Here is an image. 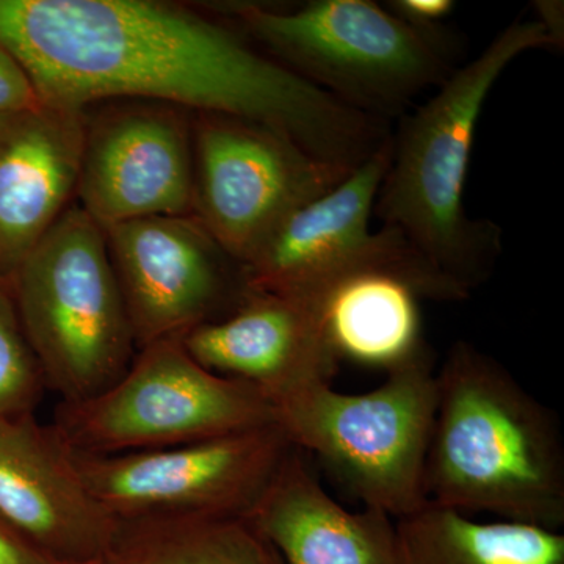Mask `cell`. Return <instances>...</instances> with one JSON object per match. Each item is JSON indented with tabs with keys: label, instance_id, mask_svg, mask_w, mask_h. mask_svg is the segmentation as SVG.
I'll use <instances>...</instances> for the list:
<instances>
[{
	"label": "cell",
	"instance_id": "15",
	"mask_svg": "<svg viewBox=\"0 0 564 564\" xmlns=\"http://www.w3.org/2000/svg\"><path fill=\"white\" fill-rule=\"evenodd\" d=\"M84 143L85 110L40 104L0 115V281L73 206Z\"/></svg>",
	"mask_w": 564,
	"mask_h": 564
},
{
	"label": "cell",
	"instance_id": "7",
	"mask_svg": "<svg viewBox=\"0 0 564 564\" xmlns=\"http://www.w3.org/2000/svg\"><path fill=\"white\" fill-rule=\"evenodd\" d=\"M276 423L258 389L220 377L195 361L180 339L137 350L109 388L61 403L55 432L77 455L155 451Z\"/></svg>",
	"mask_w": 564,
	"mask_h": 564
},
{
	"label": "cell",
	"instance_id": "24",
	"mask_svg": "<svg viewBox=\"0 0 564 564\" xmlns=\"http://www.w3.org/2000/svg\"><path fill=\"white\" fill-rule=\"evenodd\" d=\"M563 3L558 2H536V20L544 25L549 35L554 39L556 46L563 44Z\"/></svg>",
	"mask_w": 564,
	"mask_h": 564
},
{
	"label": "cell",
	"instance_id": "18",
	"mask_svg": "<svg viewBox=\"0 0 564 564\" xmlns=\"http://www.w3.org/2000/svg\"><path fill=\"white\" fill-rule=\"evenodd\" d=\"M399 564H564L562 530L425 505L395 521Z\"/></svg>",
	"mask_w": 564,
	"mask_h": 564
},
{
	"label": "cell",
	"instance_id": "23",
	"mask_svg": "<svg viewBox=\"0 0 564 564\" xmlns=\"http://www.w3.org/2000/svg\"><path fill=\"white\" fill-rule=\"evenodd\" d=\"M0 564H54L0 522Z\"/></svg>",
	"mask_w": 564,
	"mask_h": 564
},
{
	"label": "cell",
	"instance_id": "11",
	"mask_svg": "<svg viewBox=\"0 0 564 564\" xmlns=\"http://www.w3.org/2000/svg\"><path fill=\"white\" fill-rule=\"evenodd\" d=\"M137 350L231 313L242 269L195 215H158L104 229Z\"/></svg>",
	"mask_w": 564,
	"mask_h": 564
},
{
	"label": "cell",
	"instance_id": "22",
	"mask_svg": "<svg viewBox=\"0 0 564 564\" xmlns=\"http://www.w3.org/2000/svg\"><path fill=\"white\" fill-rule=\"evenodd\" d=\"M397 20L429 35H445V21L456 3L452 0H389L384 3Z\"/></svg>",
	"mask_w": 564,
	"mask_h": 564
},
{
	"label": "cell",
	"instance_id": "14",
	"mask_svg": "<svg viewBox=\"0 0 564 564\" xmlns=\"http://www.w3.org/2000/svg\"><path fill=\"white\" fill-rule=\"evenodd\" d=\"M180 340L207 370L258 389L274 408L307 386L332 383L340 366L314 303L285 293L247 289L231 313Z\"/></svg>",
	"mask_w": 564,
	"mask_h": 564
},
{
	"label": "cell",
	"instance_id": "9",
	"mask_svg": "<svg viewBox=\"0 0 564 564\" xmlns=\"http://www.w3.org/2000/svg\"><path fill=\"white\" fill-rule=\"evenodd\" d=\"M193 215L240 269L293 210L352 172L278 129L220 113L193 120Z\"/></svg>",
	"mask_w": 564,
	"mask_h": 564
},
{
	"label": "cell",
	"instance_id": "19",
	"mask_svg": "<svg viewBox=\"0 0 564 564\" xmlns=\"http://www.w3.org/2000/svg\"><path fill=\"white\" fill-rule=\"evenodd\" d=\"M95 564H282L245 516H155L117 521Z\"/></svg>",
	"mask_w": 564,
	"mask_h": 564
},
{
	"label": "cell",
	"instance_id": "20",
	"mask_svg": "<svg viewBox=\"0 0 564 564\" xmlns=\"http://www.w3.org/2000/svg\"><path fill=\"white\" fill-rule=\"evenodd\" d=\"M46 391L17 307L0 281V421L32 414Z\"/></svg>",
	"mask_w": 564,
	"mask_h": 564
},
{
	"label": "cell",
	"instance_id": "10",
	"mask_svg": "<svg viewBox=\"0 0 564 564\" xmlns=\"http://www.w3.org/2000/svg\"><path fill=\"white\" fill-rule=\"evenodd\" d=\"M278 423L155 451L77 455L96 502L115 521L251 513L291 452Z\"/></svg>",
	"mask_w": 564,
	"mask_h": 564
},
{
	"label": "cell",
	"instance_id": "6",
	"mask_svg": "<svg viewBox=\"0 0 564 564\" xmlns=\"http://www.w3.org/2000/svg\"><path fill=\"white\" fill-rule=\"evenodd\" d=\"M436 411L432 351L386 375L377 389L315 383L274 408L289 443L310 454L345 491L392 519L429 505L425 463Z\"/></svg>",
	"mask_w": 564,
	"mask_h": 564
},
{
	"label": "cell",
	"instance_id": "2",
	"mask_svg": "<svg viewBox=\"0 0 564 564\" xmlns=\"http://www.w3.org/2000/svg\"><path fill=\"white\" fill-rule=\"evenodd\" d=\"M425 494L429 503L464 514L564 525L558 419L503 364L464 340L436 369Z\"/></svg>",
	"mask_w": 564,
	"mask_h": 564
},
{
	"label": "cell",
	"instance_id": "17",
	"mask_svg": "<svg viewBox=\"0 0 564 564\" xmlns=\"http://www.w3.org/2000/svg\"><path fill=\"white\" fill-rule=\"evenodd\" d=\"M310 302L339 364L388 375L432 351L423 339V296L400 274L383 270L348 274Z\"/></svg>",
	"mask_w": 564,
	"mask_h": 564
},
{
	"label": "cell",
	"instance_id": "1",
	"mask_svg": "<svg viewBox=\"0 0 564 564\" xmlns=\"http://www.w3.org/2000/svg\"><path fill=\"white\" fill-rule=\"evenodd\" d=\"M0 43L46 106L87 110L126 98L229 115L345 170L391 135L388 121L314 87L229 25L170 3L0 0Z\"/></svg>",
	"mask_w": 564,
	"mask_h": 564
},
{
	"label": "cell",
	"instance_id": "13",
	"mask_svg": "<svg viewBox=\"0 0 564 564\" xmlns=\"http://www.w3.org/2000/svg\"><path fill=\"white\" fill-rule=\"evenodd\" d=\"M0 522L54 564H95L117 527L33 413L0 421Z\"/></svg>",
	"mask_w": 564,
	"mask_h": 564
},
{
	"label": "cell",
	"instance_id": "16",
	"mask_svg": "<svg viewBox=\"0 0 564 564\" xmlns=\"http://www.w3.org/2000/svg\"><path fill=\"white\" fill-rule=\"evenodd\" d=\"M248 519L282 564H399L395 519L347 510L293 445Z\"/></svg>",
	"mask_w": 564,
	"mask_h": 564
},
{
	"label": "cell",
	"instance_id": "3",
	"mask_svg": "<svg viewBox=\"0 0 564 564\" xmlns=\"http://www.w3.org/2000/svg\"><path fill=\"white\" fill-rule=\"evenodd\" d=\"M558 47L538 20H514L422 106L399 118L373 212L437 272L473 293L496 270L502 229L464 209L478 121L489 93L527 52Z\"/></svg>",
	"mask_w": 564,
	"mask_h": 564
},
{
	"label": "cell",
	"instance_id": "5",
	"mask_svg": "<svg viewBox=\"0 0 564 564\" xmlns=\"http://www.w3.org/2000/svg\"><path fill=\"white\" fill-rule=\"evenodd\" d=\"M44 386L63 403L109 388L137 352L106 234L73 204L6 282Z\"/></svg>",
	"mask_w": 564,
	"mask_h": 564
},
{
	"label": "cell",
	"instance_id": "4",
	"mask_svg": "<svg viewBox=\"0 0 564 564\" xmlns=\"http://www.w3.org/2000/svg\"><path fill=\"white\" fill-rule=\"evenodd\" d=\"M220 10L296 76L383 121L403 117L455 69L447 33L415 31L373 0H314L293 10L232 3Z\"/></svg>",
	"mask_w": 564,
	"mask_h": 564
},
{
	"label": "cell",
	"instance_id": "21",
	"mask_svg": "<svg viewBox=\"0 0 564 564\" xmlns=\"http://www.w3.org/2000/svg\"><path fill=\"white\" fill-rule=\"evenodd\" d=\"M41 104L31 77L0 43V115L35 109Z\"/></svg>",
	"mask_w": 564,
	"mask_h": 564
},
{
	"label": "cell",
	"instance_id": "12",
	"mask_svg": "<svg viewBox=\"0 0 564 564\" xmlns=\"http://www.w3.org/2000/svg\"><path fill=\"white\" fill-rule=\"evenodd\" d=\"M193 120L172 104L139 101L88 118L77 206L102 229L135 218L193 215Z\"/></svg>",
	"mask_w": 564,
	"mask_h": 564
},
{
	"label": "cell",
	"instance_id": "8",
	"mask_svg": "<svg viewBox=\"0 0 564 564\" xmlns=\"http://www.w3.org/2000/svg\"><path fill=\"white\" fill-rule=\"evenodd\" d=\"M391 151L389 137L332 191L284 218L242 267L245 288L311 300L348 274L383 270L413 282L423 300L469 299L399 232L370 229Z\"/></svg>",
	"mask_w": 564,
	"mask_h": 564
}]
</instances>
